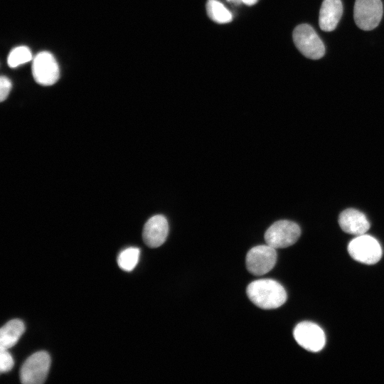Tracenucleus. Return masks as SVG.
I'll return each instance as SVG.
<instances>
[{
	"instance_id": "1",
	"label": "nucleus",
	"mask_w": 384,
	"mask_h": 384,
	"mask_svg": "<svg viewBox=\"0 0 384 384\" xmlns=\"http://www.w3.org/2000/svg\"><path fill=\"white\" fill-rule=\"evenodd\" d=\"M246 293L255 306L263 309H277L287 300L284 287L277 281L270 279L252 282L247 287Z\"/></svg>"
},
{
	"instance_id": "2",
	"label": "nucleus",
	"mask_w": 384,
	"mask_h": 384,
	"mask_svg": "<svg viewBox=\"0 0 384 384\" xmlns=\"http://www.w3.org/2000/svg\"><path fill=\"white\" fill-rule=\"evenodd\" d=\"M292 37L295 46L305 57L317 60L324 55V43L310 25H298L293 31Z\"/></svg>"
},
{
	"instance_id": "3",
	"label": "nucleus",
	"mask_w": 384,
	"mask_h": 384,
	"mask_svg": "<svg viewBox=\"0 0 384 384\" xmlns=\"http://www.w3.org/2000/svg\"><path fill=\"white\" fill-rule=\"evenodd\" d=\"M301 235L299 226L290 220H282L274 223L265 232L266 244L277 249L294 244Z\"/></svg>"
},
{
	"instance_id": "4",
	"label": "nucleus",
	"mask_w": 384,
	"mask_h": 384,
	"mask_svg": "<svg viewBox=\"0 0 384 384\" xmlns=\"http://www.w3.org/2000/svg\"><path fill=\"white\" fill-rule=\"evenodd\" d=\"M50 366V358L46 351L30 356L20 370V380L23 384H41L46 380Z\"/></svg>"
},
{
	"instance_id": "5",
	"label": "nucleus",
	"mask_w": 384,
	"mask_h": 384,
	"mask_svg": "<svg viewBox=\"0 0 384 384\" xmlns=\"http://www.w3.org/2000/svg\"><path fill=\"white\" fill-rule=\"evenodd\" d=\"M348 251L353 259L367 265L377 263L382 257L379 242L373 237L365 234L353 239L348 245Z\"/></svg>"
},
{
	"instance_id": "6",
	"label": "nucleus",
	"mask_w": 384,
	"mask_h": 384,
	"mask_svg": "<svg viewBox=\"0 0 384 384\" xmlns=\"http://www.w3.org/2000/svg\"><path fill=\"white\" fill-rule=\"evenodd\" d=\"M277 262L275 248L268 245H257L251 248L245 258L246 267L250 273L260 276L269 272Z\"/></svg>"
},
{
	"instance_id": "7",
	"label": "nucleus",
	"mask_w": 384,
	"mask_h": 384,
	"mask_svg": "<svg viewBox=\"0 0 384 384\" xmlns=\"http://www.w3.org/2000/svg\"><path fill=\"white\" fill-rule=\"evenodd\" d=\"M381 0H356L353 17L357 26L364 31L376 28L383 16Z\"/></svg>"
},
{
	"instance_id": "8",
	"label": "nucleus",
	"mask_w": 384,
	"mask_h": 384,
	"mask_svg": "<svg viewBox=\"0 0 384 384\" xmlns=\"http://www.w3.org/2000/svg\"><path fill=\"white\" fill-rule=\"evenodd\" d=\"M32 74L39 85L50 86L55 84L59 78L60 70L53 55L48 51L38 53L33 60Z\"/></svg>"
},
{
	"instance_id": "9",
	"label": "nucleus",
	"mask_w": 384,
	"mask_h": 384,
	"mask_svg": "<svg viewBox=\"0 0 384 384\" xmlns=\"http://www.w3.org/2000/svg\"><path fill=\"white\" fill-rule=\"evenodd\" d=\"M293 335L298 344L309 351L318 352L325 346L324 331L312 322L303 321L298 324L294 329Z\"/></svg>"
},
{
	"instance_id": "10",
	"label": "nucleus",
	"mask_w": 384,
	"mask_h": 384,
	"mask_svg": "<svg viewBox=\"0 0 384 384\" xmlns=\"http://www.w3.org/2000/svg\"><path fill=\"white\" fill-rule=\"evenodd\" d=\"M169 233V223L162 215L150 218L144 224L142 237L149 247H158L166 240Z\"/></svg>"
},
{
	"instance_id": "11",
	"label": "nucleus",
	"mask_w": 384,
	"mask_h": 384,
	"mask_svg": "<svg viewBox=\"0 0 384 384\" xmlns=\"http://www.w3.org/2000/svg\"><path fill=\"white\" fill-rule=\"evenodd\" d=\"M338 223L345 233L356 236L365 234L370 226L366 215L353 208H348L341 212Z\"/></svg>"
},
{
	"instance_id": "12",
	"label": "nucleus",
	"mask_w": 384,
	"mask_h": 384,
	"mask_svg": "<svg viewBox=\"0 0 384 384\" xmlns=\"http://www.w3.org/2000/svg\"><path fill=\"white\" fill-rule=\"evenodd\" d=\"M343 14V5L341 0H324L319 18L320 28L324 31H334Z\"/></svg>"
},
{
	"instance_id": "13",
	"label": "nucleus",
	"mask_w": 384,
	"mask_h": 384,
	"mask_svg": "<svg viewBox=\"0 0 384 384\" xmlns=\"http://www.w3.org/2000/svg\"><path fill=\"white\" fill-rule=\"evenodd\" d=\"M25 331L23 322L20 319L8 321L0 329V348L9 349L19 340Z\"/></svg>"
},
{
	"instance_id": "14",
	"label": "nucleus",
	"mask_w": 384,
	"mask_h": 384,
	"mask_svg": "<svg viewBox=\"0 0 384 384\" xmlns=\"http://www.w3.org/2000/svg\"><path fill=\"white\" fill-rule=\"evenodd\" d=\"M206 9L208 17L217 23H228L233 19L231 12L218 0H208Z\"/></svg>"
},
{
	"instance_id": "15",
	"label": "nucleus",
	"mask_w": 384,
	"mask_h": 384,
	"mask_svg": "<svg viewBox=\"0 0 384 384\" xmlns=\"http://www.w3.org/2000/svg\"><path fill=\"white\" fill-rule=\"evenodd\" d=\"M140 255L137 247H128L122 250L117 257L119 267L125 271H132L137 265Z\"/></svg>"
},
{
	"instance_id": "16",
	"label": "nucleus",
	"mask_w": 384,
	"mask_h": 384,
	"mask_svg": "<svg viewBox=\"0 0 384 384\" xmlns=\"http://www.w3.org/2000/svg\"><path fill=\"white\" fill-rule=\"evenodd\" d=\"M32 59V53L29 48L21 46L14 48L9 54L7 62L11 68H16Z\"/></svg>"
},
{
	"instance_id": "17",
	"label": "nucleus",
	"mask_w": 384,
	"mask_h": 384,
	"mask_svg": "<svg viewBox=\"0 0 384 384\" xmlns=\"http://www.w3.org/2000/svg\"><path fill=\"white\" fill-rule=\"evenodd\" d=\"M8 349L0 348V370L6 373L12 369L14 361Z\"/></svg>"
},
{
	"instance_id": "18",
	"label": "nucleus",
	"mask_w": 384,
	"mask_h": 384,
	"mask_svg": "<svg viewBox=\"0 0 384 384\" xmlns=\"http://www.w3.org/2000/svg\"><path fill=\"white\" fill-rule=\"evenodd\" d=\"M12 87L11 81L9 78L6 76H1L0 78V100L1 102L4 101Z\"/></svg>"
},
{
	"instance_id": "19",
	"label": "nucleus",
	"mask_w": 384,
	"mask_h": 384,
	"mask_svg": "<svg viewBox=\"0 0 384 384\" xmlns=\"http://www.w3.org/2000/svg\"><path fill=\"white\" fill-rule=\"evenodd\" d=\"M258 0H242V2L247 6H252L257 2Z\"/></svg>"
},
{
	"instance_id": "20",
	"label": "nucleus",
	"mask_w": 384,
	"mask_h": 384,
	"mask_svg": "<svg viewBox=\"0 0 384 384\" xmlns=\"http://www.w3.org/2000/svg\"><path fill=\"white\" fill-rule=\"evenodd\" d=\"M227 1L233 4H239L242 2V0H227Z\"/></svg>"
}]
</instances>
